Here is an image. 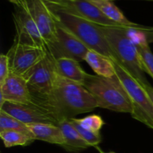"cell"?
Wrapping results in <instances>:
<instances>
[{
  "mask_svg": "<svg viewBox=\"0 0 153 153\" xmlns=\"http://www.w3.org/2000/svg\"><path fill=\"white\" fill-rule=\"evenodd\" d=\"M31 102L56 125L64 120L88 113L98 108L97 101L82 85L57 75L52 91L46 94H31Z\"/></svg>",
  "mask_w": 153,
  "mask_h": 153,
  "instance_id": "1",
  "label": "cell"
},
{
  "mask_svg": "<svg viewBox=\"0 0 153 153\" xmlns=\"http://www.w3.org/2000/svg\"><path fill=\"white\" fill-rule=\"evenodd\" d=\"M44 1L50 10L56 23L74 34L89 49L96 51L113 61L118 62L116 55L108 43L100 25L68 11L53 3L46 0Z\"/></svg>",
  "mask_w": 153,
  "mask_h": 153,
  "instance_id": "2",
  "label": "cell"
},
{
  "mask_svg": "<svg viewBox=\"0 0 153 153\" xmlns=\"http://www.w3.org/2000/svg\"><path fill=\"white\" fill-rule=\"evenodd\" d=\"M101 26V29L116 55L117 61L143 87L149 85L137 45L130 35L128 27Z\"/></svg>",
  "mask_w": 153,
  "mask_h": 153,
  "instance_id": "3",
  "label": "cell"
},
{
  "mask_svg": "<svg viewBox=\"0 0 153 153\" xmlns=\"http://www.w3.org/2000/svg\"><path fill=\"white\" fill-rule=\"evenodd\" d=\"M82 85L94 97L98 108L121 113H132L131 100L117 75L106 78L88 74Z\"/></svg>",
  "mask_w": 153,
  "mask_h": 153,
  "instance_id": "4",
  "label": "cell"
},
{
  "mask_svg": "<svg viewBox=\"0 0 153 153\" xmlns=\"http://www.w3.org/2000/svg\"><path fill=\"white\" fill-rule=\"evenodd\" d=\"M113 62L117 76L131 100L133 108L131 117L153 129V104L146 90L120 64Z\"/></svg>",
  "mask_w": 153,
  "mask_h": 153,
  "instance_id": "5",
  "label": "cell"
},
{
  "mask_svg": "<svg viewBox=\"0 0 153 153\" xmlns=\"http://www.w3.org/2000/svg\"><path fill=\"white\" fill-rule=\"evenodd\" d=\"M46 51L55 59L70 58L80 62L85 61L89 49L74 34L57 23L56 37L46 45Z\"/></svg>",
  "mask_w": 153,
  "mask_h": 153,
  "instance_id": "6",
  "label": "cell"
},
{
  "mask_svg": "<svg viewBox=\"0 0 153 153\" xmlns=\"http://www.w3.org/2000/svg\"><path fill=\"white\" fill-rule=\"evenodd\" d=\"M57 75L55 59L46 52V56L22 76L31 94H46L52 91Z\"/></svg>",
  "mask_w": 153,
  "mask_h": 153,
  "instance_id": "7",
  "label": "cell"
},
{
  "mask_svg": "<svg viewBox=\"0 0 153 153\" xmlns=\"http://www.w3.org/2000/svg\"><path fill=\"white\" fill-rule=\"evenodd\" d=\"M46 49L13 42L6 54L10 71L23 76L46 56Z\"/></svg>",
  "mask_w": 153,
  "mask_h": 153,
  "instance_id": "8",
  "label": "cell"
},
{
  "mask_svg": "<svg viewBox=\"0 0 153 153\" xmlns=\"http://www.w3.org/2000/svg\"><path fill=\"white\" fill-rule=\"evenodd\" d=\"M13 16L16 28L14 42L46 49V43L38 27L24 7H18Z\"/></svg>",
  "mask_w": 153,
  "mask_h": 153,
  "instance_id": "9",
  "label": "cell"
},
{
  "mask_svg": "<svg viewBox=\"0 0 153 153\" xmlns=\"http://www.w3.org/2000/svg\"><path fill=\"white\" fill-rule=\"evenodd\" d=\"M24 7L38 27L46 45L56 37L57 23L44 0H24Z\"/></svg>",
  "mask_w": 153,
  "mask_h": 153,
  "instance_id": "10",
  "label": "cell"
},
{
  "mask_svg": "<svg viewBox=\"0 0 153 153\" xmlns=\"http://www.w3.org/2000/svg\"><path fill=\"white\" fill-rule=\"evenodd\" d=\"M68 11L82 16L94 23L102 26L126 27L105 16L94 4L88 0H46Z\"/></svg>",
  "mask_w": 153,
  "mask_h": 153,
  "instance_id": "11",
  "label": "cell"
},
{
  "mask_svg": "<svg viewBox=\"0 0 153 153\" xmlns=\"http://www.w3.org/2000/svg\"><path fill=\"white\" fill-rule=\"evenodd\" d=\"M0 94L6 102L18 104H31V95L26 80L22 76L10 72L3 84L0 85Z\"/></svg>",
  "mask_w": 153,
  "mask_h": 153,
  "instance_id": "12",
  "label": "cell"
},
{
  "mask_svg": "<svg viewBox=\"0 0 153 153\" xmlns=\"http://www.w3.org/2000/svg\"><path fill=\"white\" fill-rule=\"evenodd\" d=\"M0 110L26 125L36 123L55 124L50 117L32 104H18L6 102Z\"/></svg>",
  "mask_w": 153,
  "mask_h": 153,
  "instance_id": "13",
  "label": "cell"
},
{
  "mask_svg": "<svg viewBox=\"0 0 153 153\" xmlns=\"http://www.w3.org/2000/svg\"><path fill=\"white\" fill-rule=\"evenodd\" d=\"M96 6L105 16L117 23L123 26L137 29H144L146 26L128 20L123 12L114 3L113 0H88Z\"/></svg>",
  "mask_w": 153,
  "mask_h": 153,
  "instance_id": "14",
  "label": "cell"
},
{
  "mask_svg": "<svg viewBox=\"0 0 153 153\" xmlns=\"http://www.w3.org/2000/svg\"><path fill=\"white\" fill-rule=\"evenodd\" d=\"M57 126L61 128L64 135V143L61 146L67 151L79 152L90 146V145L81 137L69 119L61 121Z\"/></svg>",
  "mask_w": 153,
  "mask_h": 153,
  "instance_id": "15",
  "label": "cell"
},
{
  "mask_svg": "<svg viewBox=\"0 0 153 153\" xmlns=\"http://www.w3.org/2000/svg\"><path fill=\"white\" fill-rule=\"evenodd\" d=\"M55 68L58 76L81 85H83L88 75L82 68L79 61L70 58L55 59Z\"/></svg>",
  "mask_w": 153,
  "mask_h": 153,
  "instance_id": "16",
  "label": "cell"
},
{
  "mask_svg": "<svg viewBox=\"0 0 153 153\" xmlns=\"http://www.w3.org/2000/svg\"><path fill=\"white\" fill-rule=\"evenodd\" d=\"M35 140H43L60 146L64 144V138L59 126L51 123H36L28 125Z\"/></svg>",
  "mask_w": 153,
  "mask_h": 153,
  "instance_id": "17",
  "label": "cell"
},
{
  "mask_svg": "<svg viewBox=\"0 0 153 153\" xmlns=\"http://www.w3.org/2000/svg\"><path fill=\"white\" fill-rule=\"evenodd\" d=\"M85 61L97 76L111 78L116 75L113 61L96 51L89 49Z\"/></svg>",
  "mask_w": 153,
  "mask_h": 153,
  "instance_id": "18",
  "label": "cell"
},
{
  "mask_svg": "<svg viewBox=\"0 0 153 153\" xmlns=\"http://www.w3.org/2000/svg\"><path fill=\"white\" fill-rule=\"evenodd\" d=\"M8 130L19 131L35 140L34 134L29 129L28 125L18 120L2 110H0V131Z\"/></svg>",
  "mask_w": 153,
  "mask_h": 153,
  "instance_id": "19",
  "label": "cell"
},
{
  "mask_svg": "<svg viewBox=\"0 0 153 153\" xmlns=\"http://www.w3.org/2000/svg\"><path fill=\"white\" fill-rule=\"evenodd\" d=\"M149 42L147 37L143 36L134 43L137 45L145 73H147L153 79V53L149 46Z\"/></svg>",
  "mask_w": 153,
  "mask_h": 153,
  "instance_id": "20",
  "label": "cell"
},
{
  "mask_svg": "<svg viewBox=\"0 0 153 153\" xmlns=\"http://www.w3.org/2000/svg\"><path fill=\"white\" fill-rule=\"evenodd\" d=\"M0 137L6 148L16 146H27L35 140L23 133L11 130L0 131Z\"/></svg>",
  "mask_w": 153,
  "mask_h": 153,
  "instance_id": "21",
  "label": "cell"
},
{
  "mask_svg": "<svg viewBox=\"0 0 153 153\" xmlns=\"http://www.w3.org/2000/svg\"><path fill=\"white\" fill-rule=\"evenodd\" d=\"M75 120L85 129L94 133H100V130L105 125L102 118L97 114H91L82 119H76Z\"/></svg>",
  "mask_w": 153,
  "mask_h": 153,
  "instance_id": "22",
  "label": "cell"
},
{
  "mask_svg": "<svg viewBox=\"0 0 153 153\" xmlns=\"http://www.w3.org/2000/svg\"><path fill=\"white\" fill-rule=\"evenodd\" d=\"M69 120H70V122L72 123V124H73V126L75 127V128L77 130L78 132L79 133L81 137H82V138L90 145V146H97V145H98L99 143H100V142L102 141V137L100 133H94L84 128L83 127L81 126L75 120V117L70 118V119Z\"/></svg>",
  "mask_w": 153,
  "mask_h": 153,
  "instance_id": "23",
  "label": "cell"
},
{
  "mask_svg": "<svg viewBox=\"0 0 153 153\" xmlns=\"http://www.w3.org/2000/svg\"><path fill=\"white\" fill-rule=\"evenodd\" d=\"M10 72L8 58L6 54H1L0 55V85L5 81Z\"/></svg>",
  "mask_w": 153,
  "mask_h": 153,
  "instance_id": "24",
  "label": "cell"
},
{
  "mask_svg": "<svg viewBox=\"0 0 153 153\" xmlns=\"http://www.w3.org/2000/svg\"><path fill=\"white\" fill-rule=\"evenodd\" d=\"M143 88H144L145 90H146V93H147V94L149 95V98H150L151 101H152L153 104V88L150 85H146V86H144Z\"/></svg>",
  "mask_w": 153,
  "mask_h": 153,
  "instance_id": "25",
  "label": "cell"
},
{
  "mask_svg": "<svg viewBox=\"0 0 153 153\" xmlns=\"http://www.w3.org/2000/svg\"><path fill=\"white\" fill-rule=\"evenodd\" d=\"M10 2L13 3V4H16V6H18V7H20L21 4H22V2H21L20 0H8Z\"/></svg>",
  "mask_w": 153,
  "mask_h": 153,
  "instance_id": "26",
  "label": "cell"
},
{
  "mask_svg": "<svg viewBox=\"0 0 153 153\" xmlns=\"http://www.w3.org/2000/svg\"><path fill=\"white\" fill-rule=\"evenodd\" d=\"M101 153H115V152H101Z\"/></svg>",
  "mask_w": 153,
  "mask_h": 153,
  "instance_id": "27",
  "label": "cell"
},
{
  "mask_svg": "<svg viewBox=\"0 0 153 153\" xmlns=\"http://www.w3.org/2000/svg\"><path fill=\"white\" fill-rule=\"evenodd\" d=\"M20 1H21V2H22V3H23L24 0H20ZM21 5H22V4H21Z\"/></svg>",
  "mask_w": 153,
  "mask_h": 153,
  "instance_id": "28",
  "label": "cell"
},
{
  "mask_svg": "<svg viewBox=\"0 0 153 153\" xmlns=\"http://www.w3.org/2000/svg\"><path fill=\"white\" fill-rule=\"evenodd\" d=\"M147 1H153V0H147Z\"/></svg>",
  "mask_w": 153,
  "mask_h": 153,
  "instance_id": "29",
  "label": "cell"
}]
</instances>
